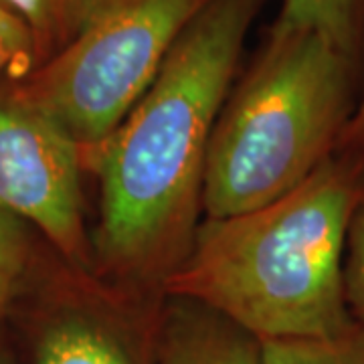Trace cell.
Returning <instances> with one entry per match:
<instances>
[{
  "instance_id": "5",
  "label": "cell",
  "mask_w": 364,
  "mask_h": 364,
  "mask_svg": "<svg viewBox=\"0 0 364 364\" xmlns=\"http://www.w3.org/2000/svg\"><path fill=\"white\" fill-rule=\"evenodd\" d=\"M81 158L59 122L14 90L0 93V213L35 225L73 265L87 267Z\"/></svg>"
},
{
  "instance_id": "11",
  "label": "cell",
  "mask_w": 364,
  "mask_h": 364,
  "mask_svg": "<svg viewBox=\"0 0 364 364\" xmlns=\"http://www.w3.org/2000/svg\"><path fill=\"white\" fill-rule=\"evenodd\" d=\"M342 275L348 312L354 322L364 324V191L352 210Z\"/></svg>"
},
{
  "instance_id": "1",
  "label": "cell",
  "mask_w": 364,
  "mask_h": 364,
  "mask_svg": "<svg viewBox=\"0 0 364 364\" xmlns=\"http://www.w3.org/2000/svg\"><path fill=\"white\" fill-rule=\"evenodd\" d=\"M263 2L213 0L97 148L102 205L95 251L119 277L166 279L191 249L210 136Z\"/></svg>"
},
{
  "instance_id": "6",
  "label": "cell",
  "mask_w": 364,
  "mask_h": 364,
  "mask_svg": "<svg viewBox=\"0 0 364 364\" xmlns=\"http://www.w3.org/2000/svg\"><path fill=\"white\" fill-rule=\"evenodd\" d=\"M152 364H261V346L241 328L188 301L162 326Z\"/></svg>"
},
{
  "instance_id": "12",
  "label": "cell",
  "mask_w": 364,
  "mask_h": 364,
  "mask_svg": "<svg viewBox=\"0 0 364 364\" xmlns=\"http://www.w3.org/2000/svg\"><path fill=\"white\" fill-rule=\"evenodd\" d=\"M26 263V237L23 223L0 213V312L18 286Z\"/></svg>"
},
{
  "instance_id": "10",
  "label": "cell",
  "mask_w": 364,
  "mask_h": 364,
  "mask_svg": "<svg viewBox=\"0 0 364 364\" xmlns=\"http://www.w3.org/2000/svg\"><path fill=\"white\" fill-rule=\"evenodd\" d=\"M261 364H364V324L328 338L259 342Z\"/></svg>"
},
{
  "instance_id": "13",
  "label": "cell",
  "mask_w": 364,
  "mask_h": 364,
  "mask_svg": "<svg viewBox=\"0 0 364 364\" xmlns=\"http://www.w3.org/2000/svg\"><path fill=\"white\" fill-rule=\"evenodd\" d=\"M37 57L35 37L26 23L0 0V71L31 63Z\"/></svg>"
},
{
  "instance_id": "2",
  "label": "cell",
  "mask_w": 364,
  "mask_h": 364,
  "mask_svg": "<svg viewBox=\"0 0 364 364\" xmlns=\"http://www.w3.org/2000/svg\"><path fill=\"white\" fill-rule=\"evenodd\" d=\"M364 160L336 152L265 207L198 225L164 286L257 342L328 338L354 324L344 249Z\"/></svg>"
},
{
  "instance_id": "15",
  "label": "cell",
  "mask_w": 364,
  "mask_h": 364,
  "mask_svg": "<svg viewBox=\"0 0 364 364\" xmlns=\"http://www.w3.org/2000/svg\"><path fill=\"white\" fill-rule=\"evenodd\" d=\"M0 364H11V363H9L6 358H0Z\"/></svg>"
},
{
  "instance_id": "3",
  "label": "cell",
  "mask_w": 364,
  "mask_h": 364,
  "mask_svg": "<svg viewBox=\"0 0 364 364\" xmlns=\"http://www.w3.org/2000/svg\"><path fill=\"white\" fill-rule=\"evenodd\" d=\"M354 77L356 61L328 37L275 21L210 136L207 219L265 207L334 156L358 105Z\"/></svg>"
},
{
  "instance_id": "8",
  "label": "cell",
  "mask_w": 364,
  "mask_h": 364,
  "mask_svg": "<svg viewBox=\"0 0 364 364\" xmlns=\"http://www.w3.org/2000/svg\"><path fill=\"white\" fill-rule=\"evenodd\" d=\"M277 23L316 31L358 63L364 37V0H282Z\"/></svg>"
},
{
  "instance_id": "4",
  "label": "cell",
  "mask_w": 364,
  "mask_h": 364,
  "mask_svg": "<svg viewBox=\"0 0 364 364\" xmlns=\"http://www.w3.org/2000/svg\"><path fill=\"white\" fill-rule=\"evenodd\" d=\"M210 2L104 0L77 35L14 91L59 122L81 150L97 152Z\"/></svg>"
},
{
  "instance_id": "7",
  "label": "cell",
  "mask_w": 364,
  "mask_h": 364,
  "mask_svg": "<svg viewBox=\"0 0 364 364\" xmlns=\"http://www.w3.org/2000/svg\"><path fill=\"white\" fill-rule=\"evenodd\" d=\"M35 364H142L128 340L90 316H65L41 334Z\"/></svg>"
},
{
  "instance_id": "9",
  "label": "cell",
  "mask_w": 364,
  "mask_h": 364,
  "mask_svg": "<svg viewBox=\"0 0 364 364\" xmlns=\"http://www.w3.org/2000/svg\"><path fill=\"white\" fill-rule=\"evenodd\" d=\"M31 28L37 57L47 61L90 21L104 0H2Z\"/></svg>"
},
{
  "instance_id": "14",
  "label": "cell",
  "mask_w": 364,
  "mask_h": 364,
  "mask_svg": "<svg viewBox=\"0 0 364 364\" xmlns=\"http://www.w3.org/2000/svg\"><path fill=\"white\" fill-rule=\"evenodd\" d=\"M336 152H344L350 156L363 158L364 160V100L358 102L346 130L342 134Z\"/></svg>"
}]
</instances>
